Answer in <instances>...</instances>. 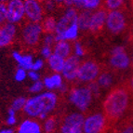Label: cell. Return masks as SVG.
Masks as SVG:
<instances>
[{
  "mask_svg": "<svg viewBox=\"0 0 133 133\" xmlns=\"http://www.w3.org/2000/svg\"><path fill=\"white\" fill-rule=\"evenodd\" d=\"M133 104V97L128 83L115 87L102 102L103 115L108 124H115L129 111Z\"/></svg>",
  "mask_w": 133,
  "mask_h": 133,
  "instance_id": "6da1fadb",
  "label": "cell"
},
{
  "mask_svg": "<svg viewBox=\"0 0 133 133\" xmlns=\"http://www.w3.org/2000/svg\"><path fill=\"white\" fill-rule=\"evenodd\" d=\"M58 103V97L53 92H45L26 101L23 111L31 117L40 119L47 118L48 115L55 109Z\"/></svg>",
  "mask_w": 133,
  "mask_h": 133,
  "instance_id": "7a4b0ae2",
  "label": "cell"
},
{
  "mask_svg": "<svg viewBox=\"0 0 133 133\" xmlns=\"http://www.w3.org/2000/svg\"><path fill=\"white\" fill-rule=\"evenodd\" d=\"M92 92L89 87L73 89L69 94V100L80 111H86L92 100Z\"/></svg>",
  "mask_w": 133,
  "mask_h": 133,
  "instance_id": "3957f363",
  "label": "cell"
},
{
  "mask_svg": "<svg viewBox=\"0 0 133 133\" xmlns=\"http://www.w3.org/2000/svg\"><path fill=\"white\" fill-rule=\"evenodd\" d=\"M101 75V67L96 62L86 61L79 66L76 79L82 82H93Z\"/></svg>",
  "mask_w": 133,
  "mask_h": 133,
  "instance_id": "277c9868",
  "label": "cell"
},
{
  "mask_svg": "<svg viewBox=\"0 0 133 133\" xmlns=\"http://www.w3.org/2000/svg\"><path fill=\"white\" fill-rule=\"evenodd\" d=\"M108 124L106 118L102 114H94L85 118L83 124L84 133H102Z\"/></svg>",
  "mask_w": 133,
  "mask_h": 133,
  "instance_id": "5b68a950",
  "label": "cell"
},
{
  "mask_svg": "<svg viewBox=\"0 0 133 133\" xmlns=\"http://www.w3.org/2000/svg\"><path fill=\"white\" fill-rule=\"evenodd\" d=\"M126 18L120 10H112L107 14L106 26L114 35L122 33L126 28Z\"/></svg>",
  "mask_w": 133,
  "mask_h": 133,
  "instance_id": "8992f818",
  "label": "cell"
},
{
  "mask_svg": "<svg viewBox=\"0 0 133 133\" xmlns=\"http://www.w3.org/2000/svg\"><path fill=\"white\" fill-rule=\"evenodd\" d=\"M43 32L42 24L39 22L27 23L22 30V38L28 46H36L39 42L40 36Z\"/></svg>",
  "mask_w": 133,
  "mask_h": 133,
  "instance_id": "52a82bcc",
  "label": "cell"
},
{
  "mask_svg": "<svg viewBox=\"0 0 133 133\" xmlns=\"http://www.w3.org/2000/svg\"><path fill=\"white\" fill-rule=\"evenodd\" d=\"M25 16L24 1L23 0H10L7 6V21L10 23L21 22Z\"/></svg>",
  "mask_w": 133,
  "mask_h": 133,
  "instance_id": "ba28073f",
  "label": "cell"
},
{
  "mask_svg": "<svg viewBox=\"0 0 133 133\" xmlns=\"http://www.w3.org/2000/svg\"><path fill=\"white\" fill-rule=\"evenodd\" d=\"M78 21V14L76 9L74 8H68L65 11L64 15L57 22L55 30V36H61L63 34L69 27L75 22H77Z\"/></svg>",
  "mask_w": 133,
  "mask_h": 133,
  "instance_id": "9c48e42d",
  "label": "cell"
},
{
  "mask_svg": "<svg viewBox=\"0 0 133 133\" xmlns=\"http://www.w3.org/2000/svg\"><path fill=\"white\" fill-rule=\"evenodd\" d=\"M110 64L113 68L117 69V70H124L129 66L130 60L128 54L126 53L124 48L116 47L112 50Z\"/></svg>",
  "mask_w": 133,
  "mask_h": 133,
  "instance_id": "30bf717a",
  "label": "cell"
},
{
  "mask_svg": "<svg viewBox=\"0 0 133 133\" xmlns=\"http://www.w3.org/2000/svg\"><path fill=\"white\" fill-rule=\"evenodd\" d=\"M79 58L76 55H71L65 60L64 67L62 70V74L63 77L67 79L68 81H72L77 78L78 69L80 66Z\"/></svg>",
  "mask_w": 133,
  "mask_h": 133,
  "instance_id": "8fae6325",
  "label": "cell"
},
{
  "mask_svg": "<svg viewBox=\"0 0 133 133\" xmlns=\"http://www.w3.org/2000/svg\"><path fill=\"white\" fill-rule=\"evenodd\" d=\"M25 16L32 22H39L43 18V9L37 0H24Z\"/></svg>",
  "mask_w": 133,
  "mask_h": 133,
  "instance_id": "7c38bea8",
  "label": "cell"
},
{
  "mask_svg": "<svg viewBox=\"0 0 133 133\" xmlns=\"http://www.w3.org/2000/svg\"><path fill=\"white\" fill-rule=\"evenodd\" d=\"M107 11L105 9H98L95 12H92L89 22V30L93 34H97L101 32L105 24H106Z\"/></svg>",
  "mask_w": 133,
  "mask_h": 133,
  "instance_id": "4fadbf2b",
  "label": "cell"
},
{
  "mask_svg": "<svg viewBox=\"0 0 133 133\" xmlns=\"http://www.w3.org/2000/svg\"><path fill=\"white\" fill-rule=\"evenodd\" d=\"M16 35V26L14 23L8 22L0 27V48L11 44Z\"/></svg>",
  "mask_w": 133,
  "mask_h": 133,
  "instance_id": "5bb4252c",
  "label": "cell"
},
{
  "mask_svg": "<svg viewBox=\"0 0 133 133\" xmlns=\"http://www.w3.org/2000/svg\"><path fill=\"white\" fill-rule=\"evenodd\" d=\"M18 133H42V128L36 120L26 119L19 126Z\"/></svg>",
  "mask_w": 133,
  "mask_h": 133,
  "instance_id": "9a60e30c",
  "label": "cell"
},
{
  "mask_svg": "<svg viewBox=\"0 0 133 133\" xmlns=\"http://www.w3.org/2000/svg\"><path fill=\"white\" fill-rule=\"evenodd\" d=\"M85 121V116L83 114L73 113L70 114L63 119L62 126L64 127H79L83 128V124Z\"/></svg>",
  "mask_w": 133,
  "mask_h": 133,
  "instance_id": "2e32d148",
  "label": "cell"
},
{
  "mask_svg": "<svg viewBox=\"0 0 133 133\" xmlns=\"http://www.w3.org/2000/svg\"><path fill=\"white\" fill-rule=\"evenodd\" d=\"M101 2L102 0H67L64 4L67 6H76L90 10L97 9L101 5Z\"/></svg>",
  "mask_w": 133,
  "mask_h": 133,
  "instance_id": "e0dca14e",
  "label": "cell"
},
{
  "mask_svg": "<svg viewBox=\"0 0 133 133\" xmlns=\"http://www.w3.org/2000/svg\"><path fill=\"white\" fill-rule=\"evenodd\" d=\"M71 45L69 41L66 40H62V41H59L57 42V44L55 45L53 49V53L57 54V55L61 56L62 58L66 60L67 58L71 56Z\"/></svg>",
  "mask_w": 133,
  "mask_h": 133,
  "instance_id": "ac0fdd59",
  "label": "cell"
},
{
  "mask_svg": "<svg viewBox=\"0 0 133 133\" xmlns=\"http://www.w3.org/2000/svg\"><path fill=\"white\" fill-rule=\"evenodd\" d=\"M12 57L14 60L19 63V66L25 70H31L33 66V57L30 55H22L18 51H14L12 53Z\"/></svg>",
  "mask_w": 133,
  "mask_h": 133,
  "instance_id": "d6986e66",
  "label": "cell"
},
{
  "mask_svg": "<svg viewBox=\"0 0 133 133\" xmlns=\"http://www.w3.org/2000/svg\"><path fill=\"white\" fill-rule=\"evenodd\" d=\"M48 62H49V67L55 73L60 74L63 70V67H64V63H65V59L57 55V54L52 53L50 57L48 59Z\"/></svg>",
  "mask_w": 133,
  "mask_h": 133,
  "instance_id": "ffe728a7",
  "label": "cell"
},
{
  "mask_svg": "<svg viewBox=\"0 0 133 133\" xmlns=\"http://www.w3.org/2000/svg\"><path fill=\"white\" fill-rule=\"evenodd\" d=\"M43 82H44V86L49 89H60L62 85H63L62 76L57 73H55L54 75H52L50 76L46 77Z\"/></svg>",
  "mask_w": 133,
  "mask_h": 133,
  "instance_id": "44dd1931",
  "label": "cell"
},
{
  "mask_svg": "<svg viewBox=\"0 0 133 133\" xmlns=\"http://www.w3.org/2000/svg\"><path fill=\"white\" fill-rule=\"evenodd\" d=\"M91 12L89 9H86L83 12L78 15V25H79V29L83 30V31H86V30H89V22H90V17H91Z\"/></svg>",
  "mask_w": 133,
  "mask_h": 133,
  "instance_id": "7402d4cb",
  "label": "cell"
},
{
  "mask_svg": "<svg viewBox=\"0 0 133 133\" xmlns=\"http://www.w3.org/2000/svg\"><path fill=\"white\" fill-rule=\"evenodd\" d=\"M97 79H98L97 83H98V85H99V87L103 88V89L109 88V87L112 85V83H113V76H112V74L109 73V72L102 73Z\"/></svg>",
  "mask_w": 133,
  "mask_h": 133,
  "instance_id": "603a6c76",
  "label": "cell"
},
{
  "mask_svg": "<svg viewBox=\"0 0 133 133\" xmlns=\"http://www.w3.org/2000/svg\"><path fill=\"white\" fill-rule=\"evenodd\" d=\"M56 25H57V22L55 21V19L52 18V17H49V18L46 19L42 23L43 31L46 32L47 34L55 33Z\"/></svg>",
  "mask_w": 133,
  "mask_h": 133,
  "instance_id": "cb8c5ba5",
  "label": "cell"
},
{
  "mask_svg": "<svg viewBox=\"0 0 133 133\" xmlns=\"http://www.w3.org/2000/svg\"><path fill=\"white\" fill-rule=\"evenodd\" d=\"M124 1L125 0H104V4L106 9L110 11L118 10L124 5Z\"/></svg>",
  "mask_w": 133,
  "mask_h": 133,
  "instance_id": "d4e9b609",
  "label": "cell"
},
{
  "mask_svg": "<svg viewBox=\"0 0 133 133\" xmlns=\"http://www.w3.org/2000/svg\"><path fill=\"white\" fill-rule=\"evenodd\" d=\"M56 126H57V120L55 117L51 116L46 119L44 124V131L45 133H52L56 129Z\"/></svg>",
  "mask_w": 133,
  "mask_h": 133,
  "instance_id": "484cf974",
  "label": "cell"
},
{
  "mask_svg": "<svg viewBox=\"0 0 133 133\" xmlns=\"http://www.w3.org/2000/svg\"><path fill=\"white\" fill-rule=\"evenodd\" d=\"M26 99L23 97H20V98H17L13 102H12V105H11V108L15 110L16 112L17 111H20L22 109L24 108L25 106V103H26Z\"/></svg>",
  "mask_w": 133,
  "mask_h": 133,
  "instance_id": "4316f807",
  "label": "cell"
},
{
  "mask_svg": "<svg viewBox=\"0 0 133 133\" xmlns=\"http://www.w3.org/2000/svg\"><path fill=\"white\" fill-rule=\"evenodd\" d=\"M61 133H84L83 128L79 127H61Z\"/></svg>",
  "mask_w": 133,
  "mask_h": 133,
  "instance_id": "83f0119b",
  "label": "cell"
},
{
  "mask_svg": "<svg viewBox=\"0 0 133 133\" xmlns=\"http://www.w3.org/2000/svg\"><path fill=\"white\" fill-rule=\"evenodd\" d=\"M27 75H28V74L26 73V70L22 68V67H20V68H18V70L16 71L15 80L18 81V82H22V81H23V80L25 79Z\"/></svg>",
  "mask_w": 133,
  "mask_h": 133,
  "instance_id": "f1b7e54d",
  "label": "cell"
},
{
  "mask_svg": "<svg viewBox=\"0 0 133 133\" xmlns=\"http://www.w3.org/2000/svg\"><path fill=\"white\" fill-rule=\"evenodd\" d=\"M43 87H44V82L38 80V81H36V82L30 87V91L33 92V93H36V92H39V91L42 90Z\"/></svg>",
  "mask_w": 133,
  "mask_h": 133,
  "instance_id": "f546056e",
  "label": "cell"
},
{
  "mask_svg": "<svg viewBox=\"0 0 133 133\" xmlns=\"http://www.w3.org/2000/svg\"><path fill=\"white\" fill-rule=\"evenodd\" d=\"M7 21V6L0 2V23Z\"/></svg>",
  "mask_w": 133,
  "mask_h": 133,
  "instance_id": "4dcf8cb0",
  "label": "cell"
},
{
  "mask_svg": "<svg viewBox=\"0 0 133 133\" xmlns=\"http://www.w3.org/2000/svg\"><path fill=\"white\" fill-rule=\"evenodd\" d=\"M16 111L13 110L12 108H10L9 110V116H8L7 123L9 126H12L16 123Z\"/></svg>",
  "mask_w": 133,
  "mask_h": 133,
  "instance_id": "1f68e13d",
  "label": "cell"
},
{
  "mask_svg": "<svg viewBox=\"0 0 133 133\" xmlns=\"http://www.w3.org/2000/svg\"><path fill=\"white\" fill-rule=\"evenodd\" d=\"M84 54H85V51H84V49L82 48V46H81V44L76 42V44H75V55L79 58V57L84 56Z\"/></svg>",
  "mask_w": 133,
  "mask_h": 133,
  "instance_id": "d6a6232c",
  "label": "cell"
},
{
  "mask_svg": "<svg viewBox=\"0 0 133 133\" xmlns=\"http://www.w3.org/2000/svg\"><path fill=\"white\" fill-rule=\"evenodd\" d=\"M53 42H55V35L53 34H47L45 36L44 39V44L46 46H50L53 44Z\"/></svg>",
  "mask_w": 133,
  "mask_h": 133,
  "instance_id": "836d02e7",
  "label": "cell"
},
{
  "mask_svg": "<svg viewBox=\"0 0 133 133\" xmlns=\"http://www.w3.org/2000/svg\"><path fill=\"white\" fill-rule=\"evenodd\" d=\"M41 52H42V55L44 56L46 59H49L51 56V54L53 53L52 50H51L50 46H46V45L42 48V51H41Z\"/></svg>",
  "mask_w": 133,
  "mask_h": 133,
  "instance_id": "e575fe53",
  "label": "cell"
},
{
  "mask_svg": "<svg viewBox=\"0 0 133 133\" xmlns=\"http://www.w3.org/2000/svg\"><path fill=\"white\" fill-rule=\"evenodd\" d=\"M43 64H44V62H43L42 60H36V62H35L33 63V66H32V69L31 70H33V71H36L37 72L38 70H40V69L43 67Z\"/></svg>",
  "mask_w": 133,
  "mask_h": 133,
  "instance_id": "d590c367",
  "label": "cell"
},
{
  "mask_svg": "<svg viewBox=\"0 0 133 133\" xmlns=\"http://www.w3.org/2000/svg\"><path fill=\"white\" fill-rule=\"evenodd\" d=\"M28 76H29V77L31 78L33 81H38L39 80V78H40V76H39V75L37 74V72H36V71H33V70H30L29 71V73H28Z\"/></svg>",
  "mask_w": 133,
  "mask_h": 133,
  "instance_id": "8d00e7d4",
  "label": "cell"
},
{
  "mask_svg": "<svg viewBox=\"0 0 133 133\" xmlns=\"http://www.w3.org/2000/svg\"><path fill=\"white\" fill-rule=\"evenodd\" d=\"M120 133H133V125H127Z\"/></svg>",
  "mask_w": 133,
  "mask_h": 133,
  "instance_id": "74e56055",
  "label": "cell"
},
{
  "mask_svg": "<svg viewBox=\"0 0 133 133\" xmlns=\"http://www.w3.org/2000/svg\"><path fill=\"white\" fill-rule=\"evenodd\" d=\"M128 86L129 88V90H130L131 94H132V97H133V74L131 75V76L129 77V81H128Z\"/></svg>",
  "mask_w": 133,
  "mask_h": 133,
  "instance_id": "f35d334b",
  "label": "cell"
},
{
  "mask_svg": "<svg viewBox=\"0 0 133 133\" xmlns=\"http://www.w3.org/2000/svg\"><path fill=\"white\" fill-rule=\"evenodd\" d=\"M0 133H14L12 129H3V130L0 131Z\"/></svg>",
  "mask_w": 133,
  "mask_h": 133,
  "instance_id": "ab89813d",
  "label": "cell"
},
{
  "mask_svg": "<svg viewBox=\"0 0 133 133\" xmlns=\"http://www.w3.org/2000/svg\"><path fill=\"white\" fill-rule=\"evenodd\" d=\"M53 1H55L57 3H65L67 0H53Z\"/></svg>",
  "mask_w": 133,
  "mask_h": 133,
  "instance_id": "60d3db41",
  "label": "cell"
},
{
  "mask_svg": "<svg viewBox=\"0 0 133 133\" xmlns=\"http://www.w3.org/2000/svg\"><path fill=\"white\" fill-rule=\"evenodd\" d=\"M9 1H10V0H0V2H1V3H6V2L9 3Z\"/></svg>",
  "mask_w": 133,
  "mask_h": 133,
  "instance_id": "b9f144b4",
  "label": "cell"
},
{
  "mask_svg": "<svg viewBox=\"0 0 133 133\" xmlns=\"http://www.w3.org/2000/svg\"><path fill=\"white\" fill-rule=\"evenodd\" d=\"M130 63H131V65H132V67H133V57H132V60H131Z\"/></svg>",
  "mask_w": 133,
  "mask_h": 133,
  "instance_id": "7bdbcfd3",
  "label": "cell"
},
{
  "mask_svg": "<svg viewBox=\"0 0 133 133\" xmlns=\"http://www.w3.org/2000/svg\"><path fill=\"white\" fill-rule=\"evenodd\" d=\"M37 1H38V0H37Z\"/></svg>",
  "mask_w": 133,
  "mask_h": 133,
  "instance_id": "ee69618b",
  "label": "cell"
}]
</instances>
